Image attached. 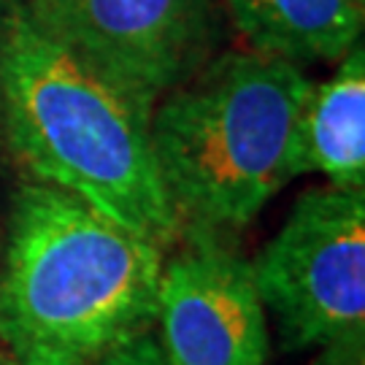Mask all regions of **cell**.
I'll return each mask as SVG.
<instances>
[{"label":"cell","mask_w":365,"mask_h":365,"mask_svg":"<svg viewBox=\"0 0 365 365\" xmlns=\"http://www.w3.org/2000/svg\"><path fill=\"white\" fill-rule=\"evenodd\" d=\"M289 173L365 190V49L357 43L333 76L312 81L289 138Z\"/></svg>","instance_id":"obj_7"},{"label":"cell","mask_w":365,"mask_h":365,"mask_svg":"<svg viewBox=\"0 0 365 365\" xmlns=\"http://www.w3.org/2000/svg\"><path fill=\"white\" fill-rule=\"evenodd\" d=\"M314 365H365V330L325 344Z\"/></svg>","instance_id":"obj_10"},{"label":"cell","mask_w":365,"mask_h":365,"mask_svg":"<svg viewBox=\"0 0 365 365\" xmlns=\"http://www.w3.org/2000/svg\"><path fill=\"white\" fill-rule=\"evenodd\" d=\"M252 271L284 349L365 330V190H306Z\"/></svg>","instance_id":"obj_4"},{"label":"cell","mask_w":365,"mask_h":365,"mask_svg":"<svg viewBox=\"0 0 365 365\" xmlns=\"http://www.w3.org/2000/svg\"><path fill=\"white\" fill-rule=\"evenodd\" d=\"M0 365H16V363H14V357H9V354L0 349Z\"/></svg>","instance_id":"obj_11"},{"label":"cell","mask_w":365,"mask_h":365,"mask_svg":"<svg viewBox=\"0 0 365 365\" xmlns=\"http://www.w3.org/2000/svg\"><path fill=\"white\" fill-rule=\"evenodd\" d=\"M152 333L168 365H268V314L230 235L182 230L165 249Z\"/></svg>","instance_id":"obj_6"},{"label":"cell","mask_w":365,"mask_h":365,"mask_svg":"<svg viewBox=\"0 0 365 365\" xmlns=\"http://www.w3.org/2000/svg\"><path fill=\"white\" fill-rule=\"evenodd\" d=\"M0 130L33 182L78 197L157 247L179 241L149 114L43 33L22 0L0 9Z\"/></svg>","instance_id":"obj_2"},{"label":"cell","mask_w":365,"mask_h":365,"mask_svg":"<svg viewBox=\"0 0 365 365\" xmlns=\"http://www.w3.org/2000/svg\"><path fill=\"white\" fill-rule=\"evenodd\" d=\"M252 52L292 66L339 63L363 43L365 0H222Z\"/></svg>","instance_id":"obj_8"},{"label":"cell","mask_w":365,"mask_h":365,"mask_svg":"<svg viewBox=\"0 0 365 365\" xmlns=\"http://www.w3.org/2000/svg\"><path fill=\"white\" fill-rule=\"evenodd\" d=\"M33 22L152 117L214 57L222 0H22Z\"/></svg>","instance_id":"obj_5"},{"label":"cell","mask_w":365,"mask_h":365,"mask_svg":"<svg viewBox=\"0 0 365 365\" xmlns=\"http://www.w3.org/2000/svg\"><path fill=\"white\" fill-rule=\"evenodd\" d=\"M165 249L57 187L25 182L0 260V344L16 365H95L152 330Z\"/></svg>","instance_id":"obj_1"},{"label":"cell","mask_w":365,"mask_h":365,"mask_svg":"<svg viewBox=\"0 0 365 365\" xmlns=\"http://www.w3.org/2000/svg\"><path fill=\"white\" fill-rule=\"evenodd\" d=\"M95 365H168L165 357L160 352L155 333L146 330L135 339L119 344L117 349H111L108 354H103Z\"/></svg>","instance_id":"obj_9"},{"label":"cell","mask_w":365,"mask_h":365,"mask_svg":"<svg viewBox=\"0 0 365 365\" xmlns=\"http://www.w3.org/2000/svg\"><path fill=\"white\" fill-rule=\"evenodd\" d=\"M309 87L303 68L241 49L157 101L149 144L182 230L238 233L292 182L289 138Z\"/></svg>","instance_id":"obj_3"}]
</instances>
